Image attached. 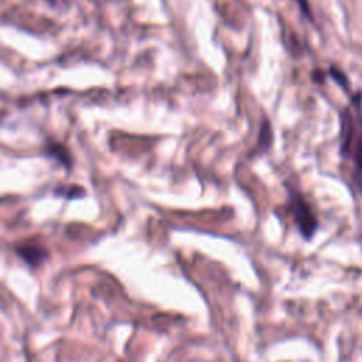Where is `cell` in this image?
<instances>
[{
  "mask_svg": "<svg viewBox=\"0 0 362 362\" xmlns=\"http://www.w3.org/2000/svg\"><path fill=\"white\" fill-rule=\"evenodd\" d=\"M272 143H273L272 126H270L269 120H263L262 126L259 129V133H257L256 144L250 148L247 157L249 158H256V157H260V156L266 154L269 151V148L272 147Z\"/></svg>",
  "mask_w": 362,
  "mask_h": 362,
  "instance_id": "3957f363",
  "label": "cell"
},
{
  "mask_svg": "<svg viewBox=\"0 0 362 362\" xmlns=\"http://www.w3.org/2000/svg\"><path fill=\"white\" fill-rule=\"evenodd\" d=\"M287 191H288V206L293 212L294 222L300 233L305 239H310L317 229V219L311 208L305 202L304 197L298 191H296L293 187H287Z\"/></svg>",
  "mask_w": 362,
  "mask_h": 362,
  "instance_id": "6da1fadb",
  "label": "cell"
},
{
  "mask_svg": "<svg viewBox=\"0 0 362 362\" xmlns=\"http://www.w3.org/2000/svg\"><path fill=\"white\" fill-rule=\"evenodd\" d=\"M16 253L28 266H38L48 257V252L45 249L34 245L17 246Z\"/></svg>",
  "mask_w": 362,
  "mask_h": 362,
  "instance_id": "277c9868",
  "label": "cell"
},
{
  "mask_svg": "<svg viewBox=\"0 0 362 362\" xmlns=\"http://www.w3.org/2000/svg\"><path fill=\"white\" fill-rule=\"evenodd\" d=\"M355 160H356V165L358 168L362 171V137L359 139L358 144H356V154H355Z\"/></svg>",
  "mask_w": 362,
  "mask_h": 362,
  "instance_id": "ba28073f",
  "label": "cell"
},
{
  "mask_svg": "<svg viewBox=\"0 0 362 362\" xmlns=\"http://www.w3.org/2000/svg\"><path fill=\"white\" fill-rule=\"evenodd\" d=\"M52 194L55 197H61L65 199H79L86 197V189L82 185L69 184V185H58L57 188H54Z\"/></svg>",
  "mask_w": 362,
  "mask_h": 362,
  "instance_id": "5b68a950",
  "label": "cell"
},
{
  "mask_svg": "<svg viewBox=\"0 0 362 362\" xmlns=\"http://www.w3.org/2000/svg\"><path fill=\"white\" fill-rule=\"evenodd\" d=\"M311 78H313V81L317 82V83H322V82H324V74H322L320 69L314 71V72L311 74Z\"/></svg>",
  "mask_w": 362,
  "mask_h": 362,
  "instance_id": "9c48e42d",
  "label": "cell"
},
{
  "mask_svg": "<svg viewBox=\"0 0 362 362\" xmlns=\"http://www.w3.org/2000/svg\"><path fill=\"white\" fill-rule=\"evenodd\" d=\"M44 156L55 160L58 164H61L64 167V170L66 173H69L72 170L74 157L65 144H62L59 141H47L45 148H44Z\"/></svg>",
  "mask_w": 362,
  "mask_h": 362,
  "instance_id": "7a4b0ae2",
  "label": "cell"
},
{
  "mask_svg": "<svg viewBox=\"0 0 362 362\" xmlns=\"http://www.w3.org/2000/svg\"><path fill=\"white\" fill-rule=\"evenodd\" d=\"M296 3L298 4L301 13L308 18V20H313V13H311V8H310V3L308 0H296Z\"/></svg>",
  "mask_w": 362,
  "mask_h": 362,
  "instance_id": "52a82bcc",
  "label": "cell"
},
{
  "mask_svg": "<svg viewBox=\"0 0 362 362\" xmlns=\"http://www.w3.org/2000/svg\"><path fill=\"white\" fill-rule=\"evenodd\" d=\"M329 75L342 86V88H348V79H346V76H345V74H342L338 68H335V66H331L329 68Z\"/></svg>",
  "mask_w": 362,
  "mask_h": 362,
  "instance_id": "8992f818",
  "label": "cell"
}]
</instances>
